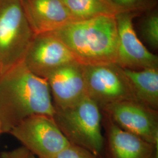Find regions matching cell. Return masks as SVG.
<instances>
[{"instance_id":"6da1fadb","label":"cell","mask_w":158,"mask_h":158,"mask_svg":"<svg viewBox=\"0 0 158 158\" xmlns=\"http://www.w3.org/2000/svg\"><path fill=\"white\" fill-rule=\"evenodd\" d=\"M55 108L45 79L21 62L0 74V121L2 134L10 133L34 115L53 117Z\"/></svg>"},{"instance_id":"7a4b0ae2","label":"cell","mask_w":158,"mask_h":158,"mask_svg":"<svg viewBox=\"0 0 158 158\" xmlns=\"http://www.w3.org/2000/svg\"><path fill=\"white\" fill-rule=\"evenodd\" d=\"M83 65L116 62L118 31L115 16H102L68 23L51 32Z\"/></svg>"},{"instance_id":"3957f363","label":"cell","mask_w":158,"mask_h":158,"mask_svg":"<svg viewBox=\"0 0 158 158\" xmlns=\"http://www.w3.org/2000/svg\"><path fill=\"white\" fill-rule=\"evenodd\" d=\"M53 118L70 143L100 156L105 147L101 109L88 96L68 107L55 108Z\"/></svg>"},{"instance_id":"277c9868","label":"cell","mask_w":158,"mask_h":158,"mask_svg":"<svg viewBox=\"0 0 158 158\" xmlns=\"http://www.w3.org/2000/svg\"><path fill=\"white\" fill-rule=\"evenodd\" d=\"M35 35L21 0H0L1 73L23 62Z\"/></svg>"},{"instance_id":"5b68a950","label":"cell","mask_w":158,"mask_h":158,"mask_svg":"<svg viewBox=\"0 0 158 158\" xmlns=\"http://www.w3.org/2000/svg\"><path fill=\"white\" fill-rule=\"evenodd\" d=\"M83 69L87 95L100 109L115 102L138 101L123 68L117 64L83 65Z\"/></svg>"},{"instance_id":"8992f818","label":"cell","mask_w":158,"mask_h":158,"mask_svg":"<svg viewBox=\"0 0 158 158\" xmlns=\"http://www.w3.org/2000/svg\"><path fill=\"white\" fill-rule=\"evenodd\" d=\"M9 134L39 158H56L70 145L53 117L45 115L29 117Z\"/></svg>"},{"instance_id":"52a82bcc","label":"cell","mask_w":158,"mask_h":158,"mask_svg":"<svg viewBox=\"0 0 158 158\" xmlns=\"http://www.w3.org/2000/svg\"><path fill=\"white\" fill-rule=\"evenodd\" d=\"M101 110L122 130L158 145V110L134 100L113 103Z\"/></svg>"},{"instance_id":"ba28073f","label":"cell","mask_w":158,"mask_h":158,"mask_svg":"<svg viewBox=\"0 0 158 158\" xmlns=\"http://www.w3.org/2000/svg\"><path fill=\"white\" fill-rule=\"evenodd\" d=\"M74 61L68 48L49 32L34 36L23 62L32 73L46 79L57 69Z\"/></svg>"},{"instance_id":"9c48e42d","label":"cell","mask_w":158,"mask_h":158,"mask_svg":"<svg viewBox=\"0 0 158 158\" xmlns=\"http://www.w3.org/2000/svg\"><path fill=\"white\" fill-rule=\"evenodd\" d=\"M136 13L121 12L116 16L118 49L115 63L131 70L158 69L157 55L148 51L138 38L132 23Z\"/></svg>"},{"instance_id":"30bf717a","label":"cell","mask_w":158,"mask_h":158,"mask_svg":"<svg viewBox=\"0 0 158 158\" xmlns=\"http://www.w3.org/2000/svg\"><path fill=\"white\" fill-rule=\"evenodd\" d=\"M45 80L56 108L71 106L87 96L83 65L77 61L57 69Z\"/></svg>"},{"instance_id":"8fae6325","label":"cell","mask_w":158,"mask_h":158,"mask_svg":"<svg viewBox=\"0 0 158 158\" xmlns=\"http://www.w3.org/2000/svg\"><path fill=\"white\" fill-rule=\"evenodd\" d=\"M21 2L35 35L52 32L76 21L62 0H21Z\"/></svg>"},{"instance_id":"7c38bea8","label":"cell","mask_w":158,"mask_h":158,"mask_svg":"<svg viewBox=\"0 0 158 158\" xmlns=\"http://www.w3.org/2000/svg\"><path fill=\"white\" fill-rule=\"evenodd\" d=\"M106 145L108 158H158V145L122 130L109 119Z\"/></svg>"},{"instance_id":"4fadbf2b","label":"cell","mask_w":158,"mask_h":158,"mask_svg":"<svg viewBox=\"0 0 158 158\" xmlns=\"http://www.w3.org/2000/svg\"><path fill=\"white\" fill-rule=\"evenodd\" d=\"M129 79L137 100L158 110V69L131 70L123 68Z\"/></svg>"},{"instance_id":"5bb4252c","label":"cell","mask_w":158,"mask_h":158,"mask_svg":"<svg viewBox=\"0 0 158 158\" xmlns=\"http://www.w3.org/2000/svg\"><path fill=\"white\" fill-rule=\"evenodd\" d=\"M76 21L116 16L121 10L112 0H62Z\"/></svg>"},{"instance_id":"9a60e30c","label":"cell","mask_w":158,"mask_h":158,"mask_svg":"<svg viewBox=\"0 0 158 158\" xmlns=\"http://www.w3.org/2000/svg\"><path fill=\"white\" fill-rule=\"evenodd\" d=\"M148 14L143 18L141 31L143 39L154 49L158 47V13L153 10L148 11Z\"/></svg>"},{"instance_id":"2e32d148","label":"cell","mask_w":158,"mask_h":158,"mask_svg":"<svg viewBox=\"0 0 158 158\" xmlns=\"http://www.w3.org/2000/svg\"><path fill=\"white\" fill-rule=\"evenodd\" d=\"M122 12L139 14L149 11L156 5L157 0H112Z\"/></svg>"},{"instance_id":"e0dca14e","label":"cell","mask_w":158,"mask_h":158,"mask_svg":"<svg viewBox=\"0 0 158 158\" xmlns=\"http://www.w3.org/2000/svg\"><path fill=\"white\" fill-rule=\"evenodd\" d=\"M56 158H100L83 147L70 143Z\"/></svg>"},{"instance_id":"ac0fdd59","label":"cell","mask_w":158,"mask_h":158,"mask_svg":"<svg viewBox=\"0 0 158 158\" xmlns=\"http://www.w3.org/2000/svg\"><path fill=\"white\" fill-rule=\"evenodd\" d=\"M0 158H37L25 147H21L0 153Z\"/></svg>"},{"instance_id":"d6986e66","label":"cell","mask_w":158,"mask_h":158,"mask_svg":"<svg viewBox=\"0 0 158 158\" xmlns=\"http://www.w3.org/2000/svg\"><path fill=\"white\" fill-rule=\"evenodd\" d=\"M1 134H2V125H1V121H0V135Z\"/></svg>"},{"instance_id":"ffe728a7","label":"cell","mask_w":158,"mask_h":158,"mask_svg":"<svg viewBox=\"0 0 158 158\" xmlns=\"http://www.w3.org/2000/svg\"><path fill=\"white\" fill-rule=\"evenodd\" d=\"M0 74H1V70H0Z\"/></svg>"}]
</instances>
